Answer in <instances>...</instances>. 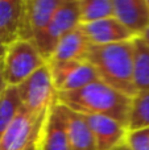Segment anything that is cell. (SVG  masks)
<instances>
[{
    "label": "cell",
    "mask_w": 149,
    "mask_h": 150,
    "mask_svg": "<svg viewBox=\"0 0 149 150\" xmlns=\"http://www.w3.org/2000/svg\"><path fill=\"white\" fill-rule=\"evenodd\" d=\"M79 28L83 32L90 45H95V46L127 42L136 38L115 17H108L90 24H81Z\"/></svg>",
    "instance_id": "obj_11"
},
{
    "label": "cell",
    "mask_w": 149,
    "mask_h": 150,
    "mask_svg": "<svg viewBox=\"0 0 149 150\" xmlns=\"http://www.w3.org/2000/svg\"><path fill=\"white\" fill-rule=\"evenodd\" d=\"M21 108V101L16 87L7 86L0 95V140Z\"/></svg>",
    "instance_id": "obj_19"
},
{
    "label": "cell",
    "mask_w": 149,
    "mask_h": 150,
    "mask_svg": "<svg viewBox=\"0 0 149 150\" xmlns=\"http://www.w3.org/2000/svg\"><path fill=\"white\" fill-rule=\"evenodd\" d=\"M46 63L33 42L17 38L5 46L1 74L7 86L17 87Z\"/></svg>",
    "instance_id": "obj_3"
},
{
    "label": "cell",
    "mask_w": 149,
    "mask_h": 150,
    "mask_svg": "<svg viewBox=\"0 0 149 150\" xmlns=\"http://www.w3.org/2000/svg\"><path fill=\"white\" fill-rule=\"evenodd\" d=\"M133 82L137 92L149 91V46L139 37L133 40Z\"/></svg>",
    "instance_id": "obj_16"
},
{
    "label": "cell",
    "mask_w": 149,
    "mask_h": 150,
    "mask_svg": "<svg viewBox=\"0 0 149 150\" xmlns=\"http://www.w3.org/2000/svg\"><path fill=\"white\" fill-rule=\"evenodd\" d=\"M38 150H70L65 107L58 101L46 115L40 134Z\"/></svg>",
    "instance_id": "obj_10"
},
{
    "label": "cell",
    "mask_w": 149,
    "mask_h": 150,
    "mask_svg": "<svg viewBox=\"0 0 149 150\" xmlns=\"http://www.w3.org/2000/svg\"><path fill=\"white\" fill-rule=\"evenodd\" d=\"M4 45H7V44H5V41L1 38V37H0V49H1V47L4 46Z\"/></svg>",
    "instance_id": "obj_25"
},
{
    "label": "cell",
    "mask_w": 149,
    "mask_h": 150,
    "mask_svg": "<svg viewBox=\"0 0 149 150\" xmlns=\"http://www.w3.org/2000/svg\"><path fill=\"white\" fill-rule=\"evenodd\" d=\"M86 61L95 69L100 82L129 98L137 93L133 82V40L100 46L91 45Z\"/></svg>",
    "instance_id": "obj_2"
},
{
    "label": "cell",
    "mask_w": 149,
    "mask_h": 150,
    "mask_svg": "<svg viewBox=\"0 0 149 150\" xmlns=\"http://www.w3.org/2000/svg\"><path fill=\"white\" fill-rule=\"evenodd\" d=\"M127 127L129 132L149 128V91H140L132 96Z\"/></svg>",
    "instance_id": "obj_18"
},
{
    "label": "cell",
    "mask_w": 149,
    "mask_h": 150,
    "mask_svg": "<svg viewBox=\"0 0 149 150\" xmlns=\"http://www.w3.org/2000/svg\"><path fill=\"white\" fill-rule=\"evenodd\" d=\"M114 17L139 37L149 26L148 0H114Z\"/></svg>",
    "instance_id": "obj_12"
},
{
    "label": "cell",
    "mask_w": 149,
    "mask_h": 150,
    "mask_svg": "<svg viewBox=\"0 0 149 150\" xmlns=\"http://www.w3.org/2000/svg\"><path fill=\"white\" fill-rule=\"evenodd\" d=\"M7 88V83H5V80H4V78H3V74H1V71H0V95L3 93V91Z\"/></svg>",
    "instance_id": "obj_22"
},
{
    "label": "cell",
    "mask_w": 149,
    "mask_h": 150,
    "mask_svg": "<svg viewBox=\"0 0 149 150\" xmlns=\"http://www.w3.org/2000/svg\"><path fill=\"white\" fill-rule=\"evenodd\" d=\"M48 112L34 113L21 105L0 140V150H25L29 145L38 141Z\"/></svg>",
    "instance_id": "obj_6"
},
{
    "label": "cell",
    "mask_w": 149,
    "mask_h": 150,
    "mask_svg": "<svg viewBox=\"0 0 149 150\" xmlns=\"http://www.w3.org/2000/svg\"><path fill=\"white\" fill-rule=\"evenodd\" d=\"M90 42L84 37L81 28L69 32L57 44L52 57L48 62H65V61H86L90 49Z\"/></svg>",
    "instance_id": "obj_13"
},
{
    "label": "cell",
    "mask_w": 149,
    "mask_h": 150,
    "mask_svg": "<svg viewBox=\"0 0 149 150\" xmlns=\"http://www.w3.org/2000/svg\"><path fill=\"white\" fill-rule=\"evenodd\" d=\"M83 117L91 129L96 150H115L126 144L129 130L123 122L100 115H83Z\"/></svg>",
    "instance_id": "obj_9"
},
{
    "label": "cell",
    "mask_w": 149,
    "mask_h": 150,
    "mask_svg": "<svg viewBox=\"0 0 149 150\" xmlns=\"http://www.w3.org/2000/svg\"><path fill=\"white\" fill-rule=\"evenodd\" d=\"M115 150H131V149H129L128 146H127L126 144H124V145H121V146H119V148H116Z\"/></svg>",
    "instance_id": "obj_24"
},
{
    "label": "cell",
    "mask_w": 149,
    "mask_h": 150,
    "mask_svg": "<svg viewBox=\"0 0 149 150\" xmlns=\"http://www.w3.org/2000/svg\"><path fill=\"white\" fill-rule=\"evenodd\" d=\"M57 92L75 91L99 80L95 69L89 61L48 62Z\"/></svg>",
    "instance_id": "obj_7"
},
{
    "label": "cell",
    "mask_w": 149,
    "mask_h": 150,
    "mask_svg": "<svg viewBox=\"0 0 149 150\" xmlns=\"http://www.w3.org/2000/svg\"><path fill=\"white\" fill-rule=\"evenodd\" d=\"M148 5H149V0H148Z\"/></svg>",
    "instance_id": "obj_26"
},
{
    "label": "cell",
    "mask_w": 149,
    "mask_h": 150,
    "mask_svg": "<svg viewBox=\"0 0 149 150\" xmlns=\"http://www.w3.org/2000/svg\"><path fill=\"white\" fill-rule=\"evenodd\" d=\"M65 115L70 150H96L91 129L83 115L77 113L66 107Z\"/></svg>",
    "instance_id": "obj_14"
},
{
    "label": "cell",
    "mask_w": 149,
    "mask_h": 150,
    "mask_svg": "<svg viewBox=\"0 0 149 150\" xmlns=\"http://www.w3.org/2000/svg\"><path fill=\"white\" fill-rule=\"evenodd\" d=\"M62 0H24V12L18 38L33 41L50 23Z\"/></svg>",
    "instance_id": "obj_8"
},
{
    "label": "cell",
    "mask_w": 149,
    "mask_h": 150,
    "mask_svg": "<svg viewBox=\"0 0 149 150\" xmlns=\"http://www.w3.org/2000/svg\"><path fill=\"white\" fill-rule=\"evenodd\" d=\"M126 145L131 150H149V128L128 132Z\"/></svg>",
    "instance_id": "obj_20"
},
{
    "label": "cell",
    "mask_w": 149,
    "mask_h": 150,
    "mask_svg": "<svg viewBox=\"0 0 149 150\" xmlns=\"http://www.w3.org/2000/svg\"><path fill=\"white\" fill-rule=\"evenodd\" d=\"M81 25L79 21L78 0H62L50 23L42 32L33 38V44L40 54L46 61L50 59L57 44L75 28Z\"/></svg>",
    "instance_id": "obj_4"
},
{
    "label": "cell",
    "mask_w": 149,
    "mask_h": 150,
    "mask_svg": "<svg viewBox=\"0 0 149 150\" xmlns=\"http://www.w3.org/2000/svg\"><path fill=\"white\" fill-rule=\"evenodd\" d=\"M16 88L21 105L34 113H45L57 103L58 92L48 63L34 71Z\"/></svg>",
    "instance_id": "obj_5"
},
{
    "label": "cell",
    "mask_w": 149,
    "mask_h": 150,
    "mask_svg": "<svg viewBox=\"0 0 149 150\" xmlns=\"http://www.w3.org/2000/svg\"><path fill=\"white\" fill-rule=\"evenodd\" d=\"M24 12V0H0V37L5 44L18 38Z\"/></svg>",
    "instance_id": "obj_15"
},
{
    "label": "cell",
    "mask_w": 149,
    "mask_h": 150,
    "mask_svg": "<svg viewBox=\"0 0 149 150\" xmlns=\"http://www.w3.org/2000/svg\"><path fill=\"white\" fill-rule=\"evenodd\" d=\"M132 98L96 80L75 91L60 92L57 101L81 115L108 116L128 125ZM128 128V127H127Z\"/></svg>",
    "instance_id": "obj_1"
},
{
    "label": "cell",
    "mask_w": 149,
    "mask_h": 150,
    "mask_svg": "<svg viewBox=\"0 0 149 150\" xmlns=\"http://www.w3.org/2000/svg\"><path fill=\"white\" fill-rule=\"evenodd\" d=\"M78 7L81 24L114 17V0H78Z\"/></svg>",
    "instance_id": "obj_17"
},
{
    "label": "cell",
    "mask_w": 149,
    "mask_h": 150,
    "mask_svg": "<svg viewBox=\"0 0 149 150\" xmlns=\"http://www.w3.org/2000/svg\"><path fill=\"white\" fill-rule=\"evenodd\" d=\"M38 140H40V138H38ZM25 150H38V141H36V142L32 144V145H29Z\"/></svg>",
    "instance_id": "obj_23"
},
{
    "label": "cell",
    "mask_w": 149,
    "mask_h": 150,
    "mask_svg": "<svg viewBox=\"0 0 149 150\" xmlns=\"http://www.w3.org/2000/svg\"><path fill=\"white\" fill-rule=\"evenodd\" d=\"M139 38L141 40V41L144 42L145 45H148V46H149V26H148L147 29H145L144 32H143L141 34H140V36H139Z\"/></svg>",
    "instance_id": "obj_21"
}]
</instances>
